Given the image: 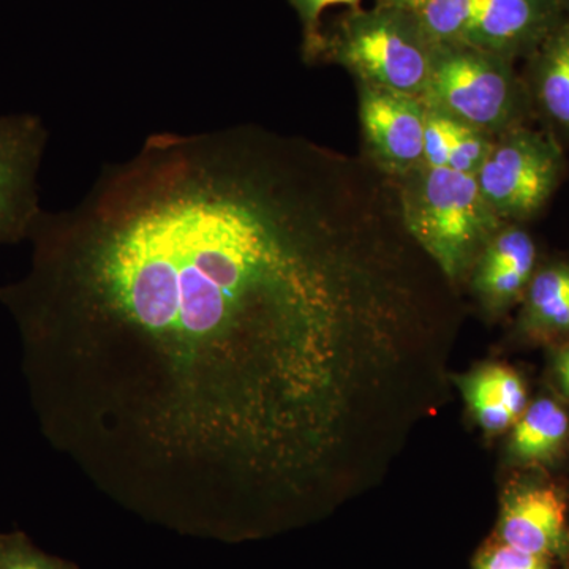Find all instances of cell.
<instances>
[{"instance_id": "cell-1", "label": "cell", "mask_w": 569, "mask_h": 569, "mask_svg": "<svg viewBox=\"0 0 569 569\" xmlns=\"http://www.w3.org/2000/svg\"><path fill=\"white\" fill-rule=\"evenodd\" d=\"M396 187L400 219L448 282L473 268L501 224L475 174L421 164Z\"/></svg>"}, {"instance_id": "cell-2", "label": "cell", "mask_w": 569, "mask_h": 569, "mask_svg": "<svg viewBox=\"0 0 569 569\" xmlns=\"http://www.w3.org/2000/svg\"><path fill=\"white\" fill-rule=\"evenodd\" d=\"M437 44L417 18L377 2L369 10L348 11L335 31L323 33L320 59L342 66L356 84L421 99Z\"/></svg>"}, {"instance_id": "cell-3", "label": "cell", "mask_w": 569, "mask_h": 569, "mask_svg": "<svg viewBox=\"0 0 569 569\" xmlns=\"http://www.w3.org/2000/svg\"><path fill=\"white\" fill-rule=\"evenodd\" d=\"M421 100L492 138L527 126L533 112L515 61L462 43L437 44Z\"/></svg>"}, {"instance_id": "cell-4", "label": "cell", "mask_w": 569, "mask_h": 569, "mask_svg": "<svg viewBox=\"0 0 569 569\" xmlns=\"http://www.w3.org/2000/svg\"><path fill=\"white\" fill-rule=\"evenodd\" d=\"M565 164L560 141L552 133L522 126L493 140L475 178L501 220L522 223L549 203Z\"/></svg>"}, {"instance_id": "cell-5", "label": "cell", "mask_w": 569, "mask_h": 569, "mask_svg": "<svg viewBox=\"0 0 569 569\" xmlns=\"http://www.w3.org/2000/svg\"><path fill=\"white\" fill-rule=\"evenodd\" d=\"M359 119L370 164L397 181L422 164L427 107L419 97L358 84Z\"/></svg>"}, {"instance_id": "cell-6", "label": "cell", "mask_w": 569, "mask_h": 569, "mask_svg": "<svg viewBox=\"0 0 569 569\" xmlns=\"http://www.w3.org/2000/svg\"><path fill=\"white\" fill-rule=\"evenodd\" d=\"M48 133L33 114L0 118V244L26 241L39 216V176Z\"/></svg>"}, {"instance_id": "cell-7", "label": "cell", "mask_w": 569, "mask_h": 569, "mask_svg": "<svg viewBox=\"0 0 569 569\" xmlns=\"http://www.w3.org/2000/svg\"><path fill=\"white\" fill-rule=\"evenodd\" d=\"M567 14L556 0H467L459 43L516 62L529 58Z\"/></svg>"}, {"instance_id": "cell-8", "label": "cell", "mask_w": 569, "mask_h": 569, "mask_svg": "<svg viewBox=\"0 0 569 569\" xmlns=\"http://www.w3.org/2000/svg\"><path fill=\"white\" fill-rule=\"evenodd\" d=\"M538 250L529 231L507 222L489 239L473 268V287L486 306L501 310L526 293L537 271Z\"/></svg>"}, {"instance_id": "cell-9", "label": "cell", "mask_w": 569, "mask_h": 569, "mask_svg": "<svg viewBox=\"0 0 569 569\" xmlns=\"http://www.w3.org/2000/svg\"><path fill=\"white\" fill-rule=\"evenodd\" d=\"M503 545L533 556L559 553L567 546V507L557 490L527 488L511 493L500 518Z\"/></svg>"}, {"instance_id": "cell-10", "label": "cell", "mask_w": 569, "mask_h": 569, "mask_svg": "<svg viewBox=\"0 0 569 569\" xmlns=\"http://www.w3.org/2000/svg\"><path fill=\"white\" fill-rule=\"evenodd\" d=\"M523 82L531 110L557 140H569V13L527 58Z\"/></svg>"}, {"instance_id": "cell-11", "label": "cell", "mask_w": 569, "mask_h": 569, "mask_svg": "<svg viewBox=\"0 0 569 569\" xmlns=\"http://www.w3.org/2000/svg\"><path fill=\"white\" fill-rule=\"evenodd\" d=\"M493 140L496 138L447 112L427 108L422 164L477 174L492 148Z\"/></svg>"}, {"instance_id": "cell-12", "label": "cell", "mask_w": 569, "mask_h": 569, "mask_svg": "<svg viewBox=\"0 0 569 569\" xmlns=\"http://www.w3.org/2000/svg\"><path fill=\"white\" fill-rule=\"evenodd\" d=\"M463 392L475 418L486 432L498 433L515 426L529 407L527 389L515 370L488 366L467 378Z\"/></svg>"}, {"instance_id": "cell-13", "label": "cell", "mask_w": 569, "mask_h": 569, "mask_svg": "<svg viewBox=\"0 0 569 569\" xmlns=\"http://www.w3.org/2000/svg\"><path fill=\"white\" fill-rule=\"evenodd\" d=\"M523 298V318L531 329L553 335L569 332V264L537 269Z\"/></svg>"}, {"instance_id": "cell-14", "label": "cell", "mask_w": 569, "mask_h": 569, "mask_svg": "<svg viewBox=\"0 0 569 569\" xmlns=\"http://www.w3.org/2000/svg\"><path fill=\"white\" fill-rule=\"evenodd\" d=\"M512 430L511 449L519 459L546 460L563 445L569 418L552 399H539L526 408Z\"/></svg>"}, {"instance_id": "cell-15", "label": "cell", "mask_w": 569, "mask_h": 569, "mask_svg": "<svg viewBox=\"0 0 569 569\" xmlns=\"http://www.w3.org/2000/svg\"><path fill=\"white\" fill-rule=\"evenodd\" d=\"M0 569H80L73 561L51 556L33 545L24 531L0 533Z\"/></svg>"}, {"instance_id": "cell-16", "label": "cell", "mask_w": 569, "mask_h": 569, "mask_svg": "<svg viewBox=\"0 0 569 569\" xmlns=\"http://www.w3.org/2000/svg\"><path fill=\"white\" fill-rule=\"evenodd\" d=\"M305 28V54L307 61L320 59L323 32L320 29L321 14L326 9L347 6L350 10L361 9V0H290Z\"/></svg>"}, {"instance_id": "cell-17", "label": "cell", "mask_w": 569, "mask_h": 569, "mask_svg": "<svg viewBox=\"0 0 569 569\" xmlns=\"http://www.w3.org/2000/svg\"><path fill=\"white\" fill-rule=\"evenodd\" d=\"M475 569H549V565L542 557L501 545L486 550Z\"/></svg>"}, {"instance_id": "cell-18", "label": "cell", "mask_w": 569, "mask_h": 569, "mask_svg": "<svg viewBox=\"0 0 569 569\" xmlns=\"http://www.w3.org/2000/svg\"><path fill=\"white\" fill-rule=\"evenodd\" d=\"M377 2L388 3L396 9L407 11L419 21L422 14L436 3V0H377Z\"/></svg>"}, {"instance_id": "cell-19", "label": "cell", "mask_w": 569, "mask_h": 569, "mask_svg": "<svg viewBox=\"0 0 569 569\" xmlns=\"http://www.w3.org/2000/svg\"><path fill=\"white\" fill-rule=\"evenodd\" d=\"M557 380L565 395L569 396V348L560 351L556 361Z\"/></svg>"}, {"instance_id": "cell-20", "label": "cell", "mask_w": 569, "mask_h": 569, "mask_svg": "<svg viewBox=\"0 0 569 569\" xmlns=\"http://www.w3.org/2000/svg\"><path fill=\"white\" fill-rule=\"evenodd\" d=\"M556 2L565 10V13H569V0H556Z\"/></svg>"}]
</instances>
